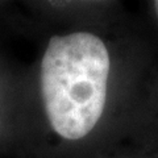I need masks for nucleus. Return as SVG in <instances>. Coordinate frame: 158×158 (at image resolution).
<instances>
[{
	"instance_id": "f257e3e1",
	"label": "nucleus",
	"mask_w": 158,
	"mask_h": 158,
	"mask_svg": "<svg viewBox=\"0 0 158 158\" xmlns=\"http://www.w3.org/2000/svg\"><path fill=\"white\" fill-rule=\"evenodd\" d=\"M111 59L100 37L87 32L52 36L40 70L52 129L65 140L86 137L104 111Z\"/></svg>"
},
{
	"instance_id": "f03ea898",
	"label": "nucleus",
	"mask_w": 158,
	"mask_h": 158,
	"mask_svg": "<svg viewBox=\"0 0 158 158\" xmlns=\"http://www.w3.org/2000/svg\"><path fill=\"white\" fill-rule=\"evenodd\" d=\"M153 7H154V11H156L157 16H158V0H156V2H153Z\"/></svg>"
}]
</instances>
